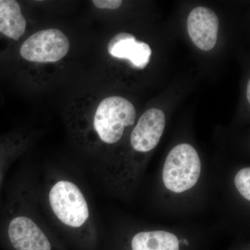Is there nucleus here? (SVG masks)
<instances>
[{
    "label": "nucleus",
    "mask_w": 250,
    "mask_h": 250,
    "mask_svg": "<svg viewBox=\"0 0 250 250\" xmlns=\"http://www.w3.org/2000/svg\"><path fill=\"white\" fill-rule=\"evenodd\" d=\"M41 208L52 228L80 241H91L96 225L86 194L75 177L49 170L39 185Z\"/></svg>",
    "instance_id": "f257e3e1"
},
{
    "label": "nucleus",
    "mask_w": 250,
    "mask_h": 250,
    "mask_svg": "<svg viewBox=\"0 0 250 250\" xmlns=\"http://www.w3.org/2000/svg\"><path fill=\"white\" fill-rule=\"evenodd\" d=\"M202 163L191 145L182 143L171 149L166 157L162 178L167 190L182 193L195 187L200 179Z\"/></svg>",
    "instance_id": "f03ea898"
},
{
    "label": "nucleus",
    "mask_w": 250,
    "mask_h": 250,
    "mask_svg": "<svg viewBox=\"0 0 250 250\" xmlns=\"http://www.w3.org/2000/svg\"><path fill=\"white\" fill-rule=\"evenodd\" d=\"M134 105L122 97L105 98L99 104L94 116L93 128L99 139L111 146L119 142L125 129L134 124Z\"/></svg>",
    "instance_id": "7ed1b4c3"
},
{
    "label": "nucleus",
    "mask_w": 250,
    "mask_h": 250,
    "mask_svg": "<svg viewBox=\"0 0 250 250\" xmlns=\"http://www.w3.org/2000/svg\"><path fill=\"white\" fill-rule=\"evenodd\" d=\"M70 42L62 31L49 29L38 31L21 47V56L31 62H54L65 57Z\"/></svg>",
    "instance_id": "20e7f679"
},
{
    "label": "nucleus",
    "mask_w": 250,
    "mask_h": 250,
    "mask_svg": "<svg viewBox=\"0 0 250 250\" xmlns=\"http://www.w3.org/2000/svg\"><path fill=\"white\" fill-rule=\"evenodd\" d=\"M166 118L159 108H150L143 113L130 136L131 147L138 152H149L154 149L165 129Z\"/></svg>",
    "instance_id": "39448f33"
},
{
    "label": "nucleus",
    "mask_w": 250,
    "mask_h": 250,
    "mask_svg": "<svg viewBox=\"0 0 250 250\" xmlns=\"http://www.w3.org/2000/svg\"><path fill=\"white\" fill-rule=\"evenodd\" d=\"M187 28L192 42L199 49L209 51L216 45L219 20L211 9L195 8L188 17Z\"/></svg>",
    "instance_id": "423d86ee"
},
{
    "label": "nucleus",
    "mask_w": 250,
    "mask_h": 250,
    "mask_svg": "<svg viewBox=\"0 0 250 250\" xmlns=\"http://www.w3.org/2000/svg\"><path fill=\"white\" fill-rule=\"evenodd\" d=\"M108 53L113 57L127 59L133 66L143 69L150 60L152 49L148 44L136 40L132 34L120 33L110 41Z\"/></svg>",
    "instance_id": "0eeeda50"
},
{
    "label": "nucleus",
    "mask_w": 250,
    "mask_h": 250,
    "mask_svg": "<svg viewBox=\"0 0 250 250\" xmlns=\"http://www.w3.org/2000/svg\"><path fill=\"white\" fill-rule=\"evenodd\" d=\"M26 26L19 3L16 0H0V33L18 41L24 34Z\"/></svg>",
    "instance_id": "6e6552de"
},
{
    "label": "nucleus",
    "mask_w": 250,
    "mask_h": 250,
    "mask_svg": "<svg viewBox=\"0 0 250 250\" xmlns=\"http://www.w3.org/2000/svg\"><path fill=\"white\" fill-rule=\"evenodd\" d=\"M131 246L132 250H179V241L168 231H143L134 235Z\"/></svg>",
    "instance_id": "1a4fd4ad"
},
{
    "label": "nucleus",
    "mask_w": 250,
    "mask_h": 250,
    "mask_svg": "<svg viewBox=\"0 0 250 250\" xmlns=\"http://www.w3.org/2000/svg\"><path fill=\"white\" fill-rule=\"evenodd\" d=\"M16 148H19V146L14 141L0 140V196L5 176L10 165L16 158V154H18Z\"/></svg>",
    "instance_id": "9d476101"
},
{
    "label": "nucleus",
    "mask_w": 250,
    "mask_h": 250,
    "mask_svg": "<svg viewBox=\"0 0 250 250\" xmlns=\"http://www.w3.org/2000/svg\"><path fill=\"white\" fill-rule=\"evenodd\" d=\"M234 184L238 192L250 202V168L244 167L237 172L234 177Z\"/></svg>",
    "instance_id": "9b49d317"
},
{
    "label": "nucleus",
    "mask_w": 250,
    "mask_h": 250,
    "mask_svg": "<svg viewBox=\"0 0 250 250\" xmlns=\"http://www.w3.org/2000/svg\"><path fill=\"white\" fill-rule=\"evenodd\" d=\"M99 9H116L121 6V0H93L92 1Z\"/></svg>",
    "instance_id": "f8f14e48"
},
{
    "label": "nucleus",
    "mask_w": 250,
    "mask_h": 250,
    "mask_svg": "<svg viewBox=\"0 0 250 250\" xmlns=\"http://www.w3.org/2000/svg\"><path fill=\"white\" fill-rule=\"evenodd\" d=\"M250 82H248V89H247V98H248V102H250Z\"/></svg>",
    "instance_id": "ddd939ff"
}]
</instances>
